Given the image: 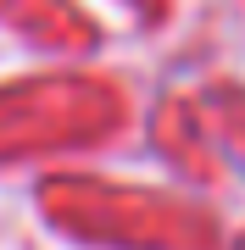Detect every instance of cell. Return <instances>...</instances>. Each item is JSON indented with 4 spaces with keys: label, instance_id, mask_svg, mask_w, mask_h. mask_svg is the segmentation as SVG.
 <instances>
[{
    "label": "cell",
    "instance_id": "cell-2",
    "mask_svg": "<svg viewBox=\"0 0 245 250\" xmlns=\"http://www.w3.org/2000/svg\"><path fill=\"white\" fill-rule=\"evenodd\" d=\"M111 123H117V100L100 83H84V78L11 83V89H0V161L100 139Z\"/></svg>",
    "mask_w": 245,
    "mask_h": 250
},
{
    "label": "cell",
    "instance_id": "cell-1",
    "mask_svg": "<svg viewBox=\"0 0 245 250\" xmlns=\"http://www.w3.org/2000/svg\"><path fill=\"white\" fill-rule=\"evenodd\" d=\"M45 211L78 239L100 245H128V250H167V245H195L200 223L195 211L134 195V189H106V184H84V178H56L45 184Z\"/></svg>",
    "mask_w": 245,
    "mask_h": 250
},
{
    "label": "cell",
    "instance_id": "cell-3",
    "mask_svg": "<svg viewBox=\"0 0 245 250\" xmlns=\"http://www.w3.org/2000/svg\"><path fill=\"white\" fill-rule=\"evenodd\" d=\"M0 17L34 28L39 39H78V22L67 17L56 0H0Z\"/></svg>",
    "mask_w": 245,
    "mask_h": 250
}]
</instances>
